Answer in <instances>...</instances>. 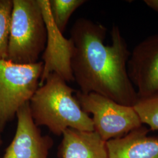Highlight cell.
<instances>
[{
  "mask_svg": "<svg viewBox=\"0 0 158 158\" xmlns=\"http://www.w3.org/2000/svg\"><path fill=\"white\" fill-rule=\"evenodd\" d=\"M74 91L59 74H50L29 101L35 124L45 126L57 136L69 128L94 131L93 119L74 97Z\"/></svg>",
  "mask_w": 158,
  "mask_h": 158,
  "instance_id": "cell-2",
  "label": "cell"
},
{
  "mask_svg": "<svg viewBox=\"0 0 158 158\" xmlns=\"http://www.w3.org/2000/svg\"><path fill=\"white\" fill-rule=\"evenodd\" d=\"M12 0H0V61L7 59Z\"/></svg>",
  "mask_w": 158,
  "mask_h": 158,
  "instance_id": "cell-12",
  "label": "cell"
},
{
  "mask_svg": "<svg viewBox=\"0 0 158 158\" xmlns=\"http://www.w3.org/2000/svg\"><path fill=\"white\" fill-rule=\"evenodd\" d=\"M7 60L20 64L38 62L48 33L38 0H12Z\"/></svg>",
  "mask_w": 158,
  "mask_h": 158,
  "instance_id": "cell-3",
  "label": "cell"
},
{
  "mask_svg": "<svg viewBox=\"0 0 158 158\" xmlns=\"http://www.w3.org/2000/svg\"><path fill=\"white\" fill-rule=\"evenodd\" d=\"M134 108L142 124L152 130L158 131V97L147 100H139Z\"/></svg>",
  "mask_w": 158,
  "mask_h": 158,
  "instance_id": "cell-13",
  "label": "cell"
},
{
  "mask_svg": "<svg viewBox=\"0 0 158 158\" xmlns=\"http://www.w3.org/2000/svg\"><path fill=\"white\" fill-rule=\"evenodd\" d=\"M61 158H108L106 142L95 132L68 129L62 134Z\"/></svg>",
  "mask_w": 158,
  "mask_h": 158,
  "instance_id": "cell-10",
  "label": "cell"
},
{
  "mask_svg": "<svg viewBox=\"0 0 158 158\" xmlns=\"http://www.w3.org/2000/svg\"><path fill=\"white\" fill-rule=\"evenodd\" d=\"M15 135L2 158H48L53 141L43 135L32 118L29 102L19 108L16 115Z\"/></svg>",
  "mask_w": 158,
  "mask_h": 158,
  "instance_id": "cell-8",
  "label": "cell"
},
{
  "mask_svg": "<svg viewBox=\"0 0 158 158\" xmlns=\"http://www.w3.org/2000/svg\"><path fill=\"white\" fill-rule=\"evenodd\" d=\"M107 31L102 24L86 18L78 19L74 23L70 40L74 81L83 93H94L134 107L138 97L128 73L131 52L117 25L111 32V44L105 45Z\"/></svg>",
  "mask_w": 158,
  "mask_h": 158,
  "instance_id": "cell-1",
  "label": "cell"
},
{
  "mask_svg": "<svg viewBox=\"0 0 158 158\" xmlns=\"http://www.w3.org/2000/svg\"><path fill=\"white\" fill-rule=\"evenodd\" d=\"M2 143H3V141H2V136H1V132H0V146L2 144Z\"/></svg>",
  "mask_w": 158,
  "mask_h": 158,
  "instance_id": "cell-15",
  "label": "cell"
},
{
  "mask_svg": "<svg viewBox=\"0 0 158 158\" xmlns=\"http://www.w3.org/2000/svg\"><path fill=\"white\" fill-rule=\"evenodd\" d=\"M142 126L126 135L106 142L108 158H158V139Z\"/></svg>",
  "mask_w": 158,
  "mask_h": 158,
  "instance_id": "cell-9",
  "label": "cell"
},
{
  "mask_svg": "<svg viewBox=\"0 0 158 158\" xmlns=\"http://www.w3.org/2000/svg\"><path fill=\"white\" fill-rule=\"evenodd\" d=\"M52 19L58 30L63 34L71 15L85 0H48Z\"/></svg>",
  "mask_w": 158,
  "mask_h": 158,
  "instance_id": "cell-11",
  "label": "cell"
},
{
  "mask_svg": "<svg viewBox=\"0 0 158 158\" xmlns=\"http://www.w3.org/2000/svg\"><path fill=\"white\" fill-rule=\"evenodd\" d=\"M44 62L20 64L0 61V132L16 117L39 88Z\"/></svg>",
  "mask_w": 158,
  "mask_h": 158,
  "instance_id": "cell-4",
  "label": "cell"
},
{
  "mask_svg": "<svg viewBox=\"0 0 158 158\" xmlns=\"http://www.w3.org/2000/svg\"><path fill=\"white\" fill-rule=\"evenodd\" d=\"M45 21L48 38L43 59L44 69L40 85L44 84L47 77L52 73L59 74L66 82L74 81L71 68L73 43L66 39L53 23L48 0H38Z\"/></svg>",
  "mask_w": 158,
  "mask_h": 158,
  "instance_id": "cell-7",
  "label": "cell"
},
{
  "mask_svg": "<svg viewBox=\"0 0 158 158\" xmlns=\"http://www.w3.org/2000/svg\"><path fill=\"white\" fill-rule=\"evenodd\" d=\"M83 111L93 115L94 131L104 141L121 138L142 126L134 107L119 104L100 94L76 91Z\"/></svg>",
  "mask_w": 158,
  "mask_h": 158,
  "instance_id": "cell-5",
  "label": "cell"
},
{
  "mask_svg": "<svg viewBox=\"0 0 158 158\" xmlns=\"http://www.w3.org/2000/svg\"><path fill=\"white\" fill-rule=\"evenodd\" d=\"M144 2L149 8L158 13V0H145Z\"/></svg>",
  "mask_w": 158,
  "mask_h": 158,
  "instance_id": "cell-14",
  "label": "cell"
},
{
  "mask_svg": "<svg viewBox=\"0 0 158 158\" xmlns=\"http://www.w3.org/2000/svg\"><path fill=\"white\" fill-rule=\"evenodd\" d=\"M127 69L138 100L158 97V34L147 37L136 46Z\"/></svg>",
  "mask_w": 158,
  "mask_h": 158,
  "instance_id": "cell-6",
  "label": "cell"
}]
</instances>
